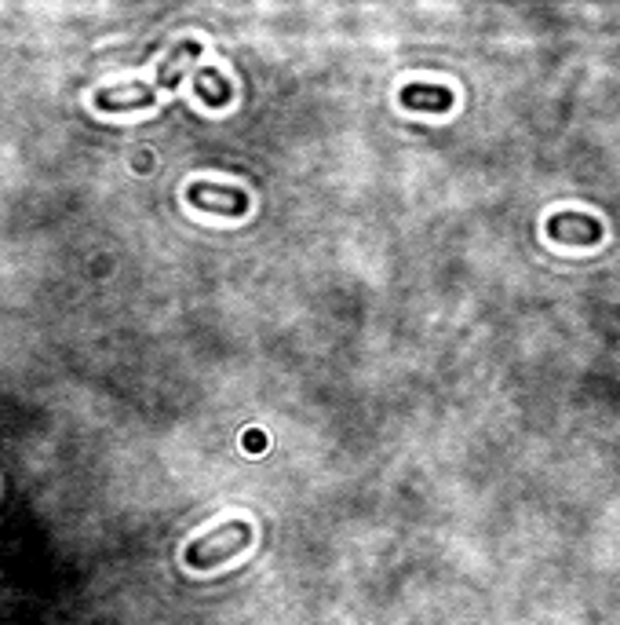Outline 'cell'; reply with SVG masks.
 Segmentation results:
<instances>
[{
	"label": "cell",
	"mask_w": 620,
	"mask_h": 625,
	"mask_svg": "<svg viewBox=\"0 0 620 625\" xmlns=\"http://www.w3.org/2000/svg\"><path fill=\"white\" fill-rule=\"evenodd\" d=\"M252 545V523L245 519H231L220 523V527L198 534L187 549H182V560H187L190 571H215L226 560H234Z\"/></svg>",
	"instance_id": "6da1fadb"
},
{
	"label": "cell",
	"mask_w": 620,
	"mask_h": 625,
	"mask_svg": "<svg viewBox=\"0 0 620 625\" xmlns=\"http://www.w3.org/2000/svg\"><path fill=\"white\" fill-rule=\"evenodd\" d=\"M190 206L201 212H223V216H241L237 209L248 212V195L241 187L231 184H212V179H201L187 190Z\"/></svg>",
	"instance_id": "7a4b0ae2"
},
{
	"label": "cell",
	"mask_w": 620,
	"mask_h": 625,
	"mask_svg": "<svg viewBox=\"0 0 620 625\" xmlns=\"http://www.w3.org/2000/svg\"><path fill=\"white\" fill-rule=\"evenodd\" d=\"M157 103V88L154 85H113L96 92V107L107 113H132L146 110Z\"/></svg>",
	"instance_id": "3957f363"
},
{
	"label": "cell",
	"mask_w": 620,
	"mask_h": 625,
	"mask_svg": "<svg viewBox=\"0 0 620 625\" xmlns=\"http://www.w3.org/2000/svg\"><path fill=\"white\" fill-rule=\"evenodd\" d=\"M398 103L406 107V110H428V113H450L453 110V92L450 88H442V85H409V88H401V96H398Z\"/></svg>",
	"instance_id": "277c9868"
},
{
	"label": "cell",
	"mask_w": 620,
	"mask_h": 625,
	"mask_svg": "<svg viewBox=\"0 0 620 625\" xmlns=\"http://www.w3.org/2000/svg\"><path fill=\"white\" fill-rule=\"evenodd\" d=\"M193 77H198V81H212L215 88H193V92H198L204 103H212V107H226L234 99V92H231V81H226V77L215 70V66H201V70H190Z\"/></svg>",
	"instance_id": "5b68a950"
},
{
	"label": "cell",
	"mask_w": 620,
	"mask_h": 625,
	"mask_svg": "<svg viewBox=\"0 0 620 625\" xmlns=\"http://www.w3.org/2000/svg\"><path fill=\"white\" fill-rule=\"evenodd\" d=\"M245 447H248V450H263V447H267V442H263V431H248V436H245Z\"/></svg>",
	"instance_id": "8992f818"
}]
</instances>
